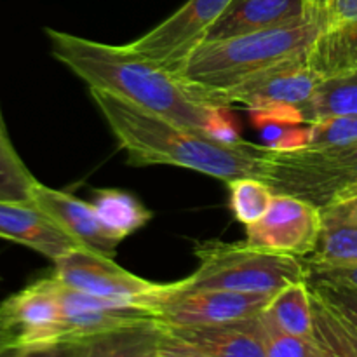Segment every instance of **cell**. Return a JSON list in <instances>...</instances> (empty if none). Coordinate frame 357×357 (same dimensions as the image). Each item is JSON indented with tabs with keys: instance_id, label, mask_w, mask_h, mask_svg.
Instances as JSON below:
<instances>
[{
	"instance_id": "6da1fadb",
	"label": "cell",
	"mask_w": 357,
	"mask_h": 357,
	"mask_svg": "<svg viewBox=\"0 0 357 357\" xmlns=\"http://www.w3.org/2000/svg\"><path fill=\"white\" fill-rule=\"evenodd\" d=\"M52 56L89 89L103 91L150 114L204 131L218 105L176 73L149 61L129 45H112L65 31L45 30Z\"/></svg>"
},
{
	"instance_id": "7a4b0ae2",
	"label": "cell",
	"mask_w": 357,
	"mask_h": 357,
	"mask_svg": "<svg viewBox=\"0 0 357 357\" xmlns=\"http://www.w3.org/2000/svg\"><path fill=\"white\" fill-rule=\"evenodd\" d=\"M89 91L132 166L185 167L225 183L241 176H264L272 152L265 145L244 139L220 142L204 131L150 114L103 91Z\"/></svg>"
},
{
	"instance_id": "3957f363",
	"label": "cell",
	"mask_w": 357,
	"mask_h": 357,
	"mask_svg": "<svg viewBox=\"0 0 357 357\" xmlns=\"http://www.w3.org/2000/svg\"><path fill=\"white\" fill-rule=\"evenodd\" d=\"M324 28L326 17L307 16L282 26L204 40L187 59L180 77L223 107L220 96L225 91L268 66L307 54Z\"/></svg>"
},
{
	"instance_id": "277c9868",
	"label": "cell",
	"mask_w": 357,
	"mask_h": 357,
	"mask_svg": "<svg viewBox=\"0 0 357 357\" xmlns=\"http://www.w3.org/2000/svg\"><path fill=\"white\" fill-rule=\"evenodd\" d=\"M194 253L199 267L187 279L178 281L183 289L218 288L275 295L291 282L309 279L303 258L271 253L248 243L208 241L199 244Z\"/></svg>"
},
{
	"instance_id": "5b68a950",
	"label": "cell",
	"mask_w": 357,
	"mask_h": 357,
	"mask_svg": "<svg viewBox=\"0 0 357 357\" xmlns=\"http://www.w3.org/2000/svg\"><path fill=\"white\" fill-rule=\"evenodd\" d=\"M261 180L275 194L296 195L323 208L357 185V139L293 152L272 150Z\"/></svg>"
},
{
	"instance_id": "8992f818",
	"label": "cell",
	"mask_w": 357,
	"mask_h": 357,
	"mask_svg": "<svg viewBox=\"0 0 357 357\" xmlns=\"http://www.w3.org/2000/svg\"><path fill=\"white\" fill-rule=\"evenodd\" d=\"M61 335L63 307L54 275L0 303V356H52Z\"/></svg>"
},
{
	"instance_id": "52a82bcc",
	"label": "cell",
	"mask_w": 357,
	"mask_h": 357,
	"mask_svg": "<svg viewBox=\"0 0 357 357\" xmlns=\"http://www.w3.org/2000/svg\"><path fill=\"white\" fill-rule=\"evenodd\" d=\"M274 295L218 288L183 289L169 282L167 291L150 305V312L167 326H208L260 316Z\"/></svg>"
},
{
	"instance_id": "ba28073f",
	"label": "cell",
	"mask_w": 357,
	"mask_h": 357,
	"mask_svg": "<svg viewBox=\"0 0 357 357\" xmlns=\"http://www.w3.org/2000/svg\"><path fill=\"white\" fill-rule=\"evenodd\" d=\"M232 0H188L167 20L128 44L142 58L180 75Z\"/></svg>"
},
{
	"instance_id": "9c48e42d",
	"label": "cell",
	"mask_w": 357,
	"mask_h": 357,
	"mask_svg": "<svg viewBox=\"0 0 357 357\" xmlns=\"http://www.w3.org/2000/svg\"><path fill=\"white\" fill-rule=\"evenodd\" d=\"M52 275L63 286L75 291L101 296V298L142 303L149 310L150 305L169 288V282L159 284V282L146 281L122 268L112 260V257L86 250L82 246L75 248L56 260Z\"/></svg>"
},
{
	"instance_id": "30bf717a",
	"label": "cell",
	"mask_w": 357,
	"mask_h": 357,
	"mask_svg": "<svg viewBox=\"0 0 357 357\" xmlns=\"http://www.w3.org/2000/svg\"><path fill=\"white\" fill-rule=\"evenodd\" d=\"M321 227L319 206L296 195L274 194L268 211L246 225V243L271 253L307 258L316 251Z\"/></svg>"
},
{
	"instance_id": "8fae6325",
	"label": "cell",
	"mask_w": 357,
	"mask_h": 357,
	"mask_svg": "<svg viewBox=\"0 0 357 357\" xmlns=\"http://www.w3.org/2000/svg\"><path fill=\"white\" fill-rule=\"evenodd\" d=\"M321 77L307 61V54L286 59L261 70L239 86L220 96L223 107L244 105L246 108L268 103H286L303 108L310 103L321 84Z\"/></svg>"
},
{
	"instance_id": "7c38bea8",
	"label": "cell",
	"mask_w": 357,
	"mask_h": 357,
	"mask_svg": "<svg viewBox=\"0 0 357 357\" xmlns=\"http://www.w3.org/2000/svg\"><path fill=\"white\" fill-rule=\"evenodd\" d=\"M162 357H265L260 319L208 326H167Z\"/></svg>"
},
{
	"instance_id": "4fadbf2b",
	"label": "cell",
	"mask_w": 357,
	"mask_h": 357,
	"mask_svg": "<svg viewBox=\"0 0 357 357\" xmlns=\"http://www.w3.org/2000/svg\"><path fill=\"white\" fill-rule=\"evenodd\" d=\"M30 201L47 213L82 248L112 258L115 257L122 241L103 225L91 202L80 201L68 192L45 187L40 181L31 188Z\"/></svg>"
},
{
	"instance_id": "5bb4252c",
	"label": "cell",
	"mask_w": 357,
	"mask_h": 357,
	"mask_svg": "<svg viewBox=\"0 0 357 357\" xmlns=\"http://www.w3.org/2000/svg\"><path fill=\"white\" fill-rule=\"evenodd\" d=\"M0 237L31 248L52 261L80 248L31 201H0Z\"/></svg>"
},
{
	"instance_id": "9a60e30c",
	"label": "cell",
	"mask_w": 357,
	"mask_h": 357,
	"mask_svg": "<svg viewBox=\"0 0 357 357\" xmlns=\"http://www.w3.org/2000/svg\"><path fill=\"white\" fill-rule=\"evenodd\" d=\"M164 344L166 324L159 319H150L93 337L65 342L56 349L54 356L162 357Z\"/></svg>"
},
{
	"instance_id": "2e32d148",
	"label": "cell",
	"mask_w": 357,
	"mask_h": 357,
	"mask_svg": "<svg viewBox=\"0 0 357 357\" xmlns=\"http://www.w3.org/2000/svg\"><path fill=\"white\" fill-rule=\"evenodd\" d=\"M303 17H307L305 0H232L206 40L282 26Z\"/></svg>"
},
{
	"instance_id": "e0dca14e",
	"label": "cell",
	"mask_w": 357,
	"mask_h": 357,
	"mask_svg": "<svg viewBox=\"0 0 357 357\" xmlns=\"http://www.w3.org/2000/svg\"><path fill=\"white\" fill-rule=\"evenodd\" d=\"M307 61L323 80L357 70V21L324 28L307 52Z\"/></svg>"
},
{
	"instance_id": "ac0fdd59",
	"label": "cell",
	"mask_w": 357,
	"mask_h": 357,
	"mask_svg": "<svg viewBox=\"0 0 357 357\" xmlns=\"http://www.w3.org/2000/svg\"><path fill=\"white\" fill-rule=\"evenodd\" d=\"M91 204L103 225L121 241L142 229L152 218V213L138 199L117 188L96 190Z\"/></svg>"
},
{
	"instance_id": "d6986e66",
	"label": "cell",
	"mask_w": 357,
	"mask_h": 357,
	"mask_svg": "<svg viewBox=\"0 0 357 357\" xmlns=\"http://www.w3.org/2000/svg\"><path fill=\"white\" fill-rule=\"evenodd\" d=\"M310 286V284H309ZM312 340L324 357H357L354 328L312 288Z\"/></svg>"
},
{
	"instance_id": "ffe728a7",
	"label": "cell",
	"mask_w": 357,
	"mask_h": 357,
	"mask_svg": "<svg viewBox=\"0 0 357 357\" xmlns=\"http://www.w3.org/2000/svg\"><path fill=\"white\" fill-rule=\"evenodd\" d=\"M323 227L316 251L307 258L309 264H357V223L321 208Z\"/></svg>"
},
{
	"instance_id": "44dd1931",
	"label": "cell",
	"mask_w": 357,
	"mask_h": 357,
	"mask_svg": "<svg viewBox=\"0 0 357 357\" xmlns=\"http://www.w3.org/2000/svg\"><path fill=\"white\" fill-rule=\"evenodd\" d=\"M265 310L284 331L312 340V293L309 279L279 289Z\"/></svg>"
},
{
	"instance_id": "7402d4cb",
	"label": "cell",
	"mask_w": 357,
	"mask_h": 357,
	"mask_svg": "<svg viewBox=\"0 0 357 357\" xmlns=\"http://www.w3.org/2000/svg\"><path fill=\"white\" fill-rule=\"evenodd\" d=\"M333 115H357V70L321 80L310 103L303 108L307 124Z\"/></svg>"
},
{
	"instance_id": "603a6c76",
	"label": "cell",
	"mask_w": 357,
	"mask_h": 357,
	"mask_svg": "<svg viewBox=\"0 0 357 357\" xmlns=\"http://www.w3.org/2000/svg\"><path fill=\"white\" fill-rule=\"evenodd\" d=\"M227 185L232 215L244 227L258 222L268 211L275 194L267 181L255 176L236 178Z\"/></svg>"
},
{
	"instance_id": "cb8c5ba5",
	"label": "cell",
	"mask_w": 357,
	"mask_h": 357,
	"mask_svg": "<svg viewBox=\"0 0 357 357\" xmlns=\"http://www.w3.org/2000/svg\"><path fill=\"white\" fill-rule=\"evenodd\" d=\"M37 183L14 150L0 115V201H30Z\"/></svg>"
},
{
	"instance_id": "d4e9b609",
	"label": "cell",
	"mask_w": 357,
	"mask_h": 357,
	"mask_svg": "<svg viewBox=\"0 0 357 357\" xmlns=\"http://www.w3.org/2000/svg\"><path fill=\"white\" fill-rule=\"evenodd\" d=\"M258 319H260V337L265 357H324L316 342L284 331L272 319L267 310H264Z\"/></svg>"
},
{
	"instance_id": "484cf974",
	"label": "cell",
	"mask_w": 357,
	"mask_h": 357,
	"mask_svg": "<svg viewBox=\"0 0 357 357\" xmlns=\"http://www.w3.org/2000/svg\"><path fill=\"white\" fill-rule=\"evenodd\" d=\"M309 146L342 145L357 139V115H333L312 122Z\"/></svg>"
},
{
	"instance_id": "4316f807",
	"label": "cell",
	"mask_w": 357,
	"mask_h": 357,
	"mask_svg": "<svg viewBox=\"0 0 357 357\" xmlns=\"http://www.w3.org/2000/svg\"><path fill=\"white\" fill-rule=\"evenodd\" d=\"M310 284V282H309ZM310 288L321 296L326 303H330L357 333V288L338 282L319 281L312 279Z\"/></svg>"
},
{
	"instance_id": "83f0119b",
	"label": "cell",
	"mask_w": 357,
	"mask_h": 357,
	"mask_svg": "<svg viewBox=\"0 0 357 357\" xmlns=\"http://www.w3.org/2000/svg\"><path fill=\"white\" fill-rule=\"evenodd\" d=\"M250 119L255 128H264L267 124H307L302 108L286 103H268L248 108Z\"/></svg>"
},
{
	"instance_id": "f1b7e54d",
	"label": "cell",
	"mask_w": 357,
	"mask_h": 357,
	"mask_svg": "<svg viewBox=\"0 0 357 357\" xmlns=\"http://www.w3.org/2000/svg\"><path fill=\"white\" fill-rule=\"evenodd\" d=\"M230 107H215L209 112L208 122H206L204 132L211 138L220 139L225 143H236L241 142L239 136V126H237L236 119L230 114Z\"/></svg>"
},
{
	"instance_id": "f546056e",
	"label": "cell",
	"mask_w": 357,
	"mask_h": 357,
	"mask_svg": "<svg viewBox=\"0 0 357 357\" xmlns=\"http://www.w3.org/2000/svg\"><path fill=\"white\" fill-rule=\"evenodd\" d=\"M309 279L338 282L357 288V264H309Z\"/></svg>"
},
{
	"instance_id": "4dcf8cb0",
	"label": "cell",
	"mask_w": 357,
	"mask_h": 357,
	"mask_svg": "<svg viewBox=\"0 0 357 357\" xmlns=\"http://www.w3.org/2000/svg\"><path fill=\"white\" fill-rule=\"evenodd\" d=\"M357 21V0H328L326 26Z\"/></svg>"
},
{
	"instance_id": "1f68e13d",
	"label": "cell",
	"mask_w": 357,
	"mask_h": 357,
	"mask_svg": "<svg viewBox=\"0 0 357 357\" xmlns=\"http://www.w3.org/2000/svg\"><path fill=\"white\" fill-rule=\"evenodd\" d=\"M323 208L331 209V211H335L337 215L345 216V218L357 223V187H351L349 190H345L340 197H337L335 201H331L330 204L323 206Z\"/></svg>"
},
{
	"instance_id": "d6a6232c",
	"label": "cell",
	"mask_w": 357,
	"mask_h": 357,
	"mask_svg": "<svg viewBox=\"0 0 357 357\" xmlns=\"http://www.w3.org/2000/svg\"><path fill=\"white\" fill-rule=\"evenodd\" d=\"M328 0H305L307 16L312 17H326Z\"/></svg>"
},
{
	"instance_id": "836d02e7",
	"label": "cell",
	"mask_w": 357,
	"mask_h": 357,
	"mask_svg": "<svg viewBox=\"0 0 357 357\" xmlns=\"http://www.w3.org/2000/svg\"><path fill=\"white\" fill-rule=\"evenodd\" d=\"M356 187H357V185H356Z\"/></svg>"
}]
</instances>
